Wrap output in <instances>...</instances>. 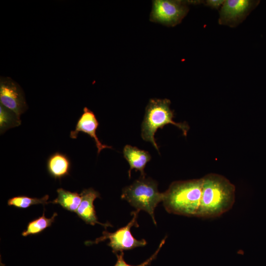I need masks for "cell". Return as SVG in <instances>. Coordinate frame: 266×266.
Returning a JSON list of instances; mask_svg holds the SVG:
<instances>
[{"label": "cell", "instance_id": "obj_4", "mask_svg": "<svg viewBox=\"0 0 266 266\" xmlns=\"http://www.w3.org/2000/svg\"><path fill=\"white\" fill-rule=\"evenodd\" d=\"M121 198L127 200L136 210H144L151 217L155 225L154 210L163 201L164 193L158 190L157 182L145 177H140L132 184L125 187Z\"/></svg>", "mask_w": 266, "mask_h": 266}, {"label": "cell", "instance_id": "obj_14", "mask_svg": "<svg viewBox=\"0 0 266 266\" xmlns=\"http://www.w3.org/2000/svg\"><path fill=\"white\" fill-rule=\"evenodd\" d=\"M57 215L58 214L54 212L51 218H48L45 216L44 211L41 216L33 220L28 224L26 230L22 232V235L23 236H27L41 233L52 225Z\"/></svg>", "mask_w": 266, "mask_h": 266}, {"label": "cell", "instance_id": "obj_9", "mask_svg": "<svg viewBox=\"0 0 266 266\" xmlns=\"http://www.w3.org/2000/svg\"><path fill=\"white\" fill-rule=\"evenodd\" d=\"M99 125V123L94 112L85 107L83 113L77 122L74 130L70 133V137L76 139L80 132L88 134L94 139L99 154L104 149L112 148L111 146L102 144L98 138L96 131Z\"/></svg>", "mask_w": 266, "mask_h": 266}, {"label": "cell", "instance_id": "obj_1", "mask_svg": "<svg viewBox=\"0 0 266 266\" xmlns=\"http://www.w3.org/2000/svg\"><path fill=\"white\" fill-rule=\"evenodd\" d=\"M202 179L200 202L196 217L213 218L229 211L235 201L234 185L224 176L215 173Z\"/></svg>", "mask_w": 266, "mask_h": 266}, {"label": "cell", "instance_id": "obj_8", "mask_svg": "<svg viewBox=\"0 0 266 266\" xmlns=\"http://www.w3.org/2000/svg\"><path fill=\"white\" fill-rule=\"evenodd\" d=\"M0 102L1 104L20 116L28 108L22 89L17 83L8 77H0Z\"/></svg>", "mask_w": 266, "mask_h": 266}, {"label": "cell", "instance_id": "obj_6", "mask_svg": "<svg viewBox=\"0 0 266 266\" xmlns=\"http://www.w3.org/2000/svg\"><path fill=\"white\" fill-rule=\"evenodd\" d=\"M189 1L154 0L150 14V21L167 27L179 24L189 11Z\"/></svg>", "mask_w": 266, "mask_h": 266}, {"label": "cell", "instance_id": "obj_15", "mask_svg": "<svg viewBox=\"0 0 266 266\" xmlns=\"http://www.w3.org/2000/svg\"><path fill=\"white\" fill-rule=\"evenodd\" d=\"M20 116L14 111L0 105V132L2 134L7 130L21 125Z\"/></svg>", "mask_w": 266, "mask_h": 266}, {"label": "cell", "instance_id": "obj_3", "mask_svg": "<svg viewBox=\"0 0 266 266\" xmlns=\"http://www.w3.org/2000/svg\"><path fill=\"white\" fill-rule=\"evenodd\" d=\"M170 101L168 99H151L145 108L144 119L141 126V136L142 139L152 143L159 152V147L154 136L158 129L171 124L180 129L185 136L189 129L186 123H176L173 120L174 113L170 108Z\"/></svg>", "mask_w": 266, "mask_h": 266}, {"label": "cell", "instance_id": "obj_2", "mask_svg": "<svg viewBox=\"0 0 266 266\" xmlns=\"http://www.w3.org/2000/svg\"><path fill=\"white\" fill-rule=\"evenodd\" d=\"M202 179L172 182L164 192L166 210L170 213L196 217L200 205Z\"/></svg>", "mask_w": 266, "mask_h": 266}, {"label": "cell", "instance_id": "obj_13", "mask_svg": "<svg viewBox=\"0 0 266 266\" xmlns=\"http://www.w3.org/2000/svg\"><path fill=\"white\" fill-rule=\"evenodd\" d=\"M57 197L50 203L60 205L63 208L76 212L81 201L80 194L59 188L57 190Z\"/></svg>", "mask_w": 266, "mask_h": 266}, {"label": "cell", "instance_id": "obj_16", "mask_svg": "<svg viewBox=\"0 0 266 266\" xmlns=\"http://www.w3.org/2000/svg\"><path fill=\"white\" fill-rule=\"evenodd\" d=\"M49 196L46 195L41 198H31L26 196H18L9 199L7 201L9 206L18 208H27L33 205L41 204L45 205L50 203L48 201Z\"/></svg>", "mask_w": 266, "mask_h": 266}, {"label": "cell", "instance_id": "obj_18", "mask_svg": "<svg viewBox=\"0 0 266 266\" xmlns=\"http://www.w3.org/2000/svg\"><path fill=\"white\" fill-rule=\"evenodd\" d=\"M224 0H207L205 1L206 5L214 9H218L223 4Z\"/></svg>", "mask_w": 266, "mask_h": 266}, {"label": "cell", "instance_id": "obj_5", "mask_svg": "<svg viewBox=\"0 0 266 266\" xmlns=\"http://www.w3.org/2000/svg\"><path fill=\"white\" fill-rule=\"evenodd\" d=\"M139 212V211L136 210L131 212V214L133 216V218L126 226L120 228L114 233L103 231L102 236L94 241H86L85 244L89 245L97 244L108 239L109 242L108 245L112 248V252L116 254L118 252H121L124 250H131L146 245L147 242L145 239L139 240L135 239L131 232L132 227H139L137 221Z\"/></svg>", "mask_w": 266, "mask_h": 266}, {"label": "cell", "instance_id": "obj_10", "mask_svg": "<svg viewBox=\"0 0 266 266\" xmlns=\"http://www.w3.org/2000/svg\"><path fill=\"white\" fill-rule=\"evenodd\" d=\"M80 194L82 199L76 211L77 216L87 224L95 225L97 224L103 226L105 229L107 227H112L109 223L103 224L98 221L94 201L97 198H100V193L90 188L83 190Z\"/></svg>", "mask_w": 266, "mask_h": 266}, {"label": "cell", "instance_id": "obj_12", "mask_svg": "<svg viewBox=\"0 0 266 266\" xmlns=\"http://www.w3.org/2000/svg\"><path fill=\"white\" fill-rule=\"evenodd\" d=\"M46 166L51 177L55 179H61L69 174L71 162L66 154L57 152L48 158Z\"/></svg>", "mask_w": 266, "mask_h": 266}, {"label": "cell", "instance_id": "obj_11", "mask_svg": "<svg viewBox=\"0 0 266 266\" xmlns=\"http://www.w3.org/2000/svg\"><path fill=\"white\" fill-rule=\"evenodd\" d=\"M123 152L124 158L130 165V169L128 171L129 178L131 177V170L133 169L139 170L141 176L145 177L144 168L151 159L149 153L130 145H126Z\"/></svg>", "mask_w": 266, "mask_h": 266}, {"label": "cell", "instance_id": "obj_7", "mask_svg": "<svg viewBox=\"0 0 266 266\" xmlns=\"http://www.w3.org/2000/svg\"><path fill=\"white\" fill-rule=\"evenodd\" d=\"M259 3L258 0H225L220 8L219 23L231 27L236 26L244 20Z\"/></svg>", "mask_w": 266, "mask_h": 266}, {"label": "cell", "instance_id": "obj_17", "mask_svg": "<svg viewBox=\"0 0 266 266\" xmlns=\"http://www.w3.org/2000/svg\"><path fill=\"white\" fill-rule=\"evenodd\" d=\"M166 236L160 242L158 249L155 252V253L147 260H146L145 262H143L142 263L140 264L139 265L137 266H131L130 265H128L126 262L125 261L124 259V253L123 252H120L119 254H118L117 253L116 254L117 261L114 265V266H148L150 265L151 262L155 260L159 251H160L161 248L163 246V245L165 243L166 239Z\"/></svg>", "mask_w": 266, "mask_h": 266}]
</instances>
